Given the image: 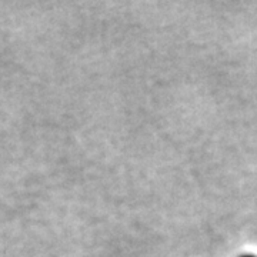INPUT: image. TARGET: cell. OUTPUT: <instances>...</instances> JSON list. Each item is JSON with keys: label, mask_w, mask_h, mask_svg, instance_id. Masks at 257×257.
<instances>
[{"label": "cell", "mask_w": 257, "mask_h": 257, "mask_svg": "<svg viewBox=\"0 0 257 257\" xmlns=\"http://www.w3.org/2000/svg\"><path fill=\"white\" fill-rule=\"evenodd\" d=\"M240 257H257V256H254V254H243V256H240Z\"/></svg>", "instance_id": "6da1fadb"}]
</instances>
